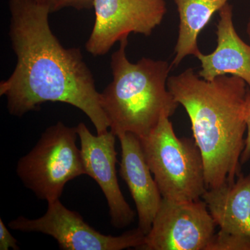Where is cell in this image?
<instances>
[{
    "label": "cell",
    "mask_w": 250,
    "mask_h": 250,
    "mask_svg": "<svg viewBox=\"0 0 250 250\" xmlns=\"http://www.w3.org/2000/svg\"><path fill=\"white\" fill-rule=\"evenodd\" d=\"M9 37L17 57L14 72L0 83L10 114L22 117L48 102L83 111L98 134L109 129L100 93L79 48L66 49L54 36L48 6L36 0H9Z\"/></svg>",
    "instance_id": "cell-1"
},
{
    "label": "cell",
    "mask_w": 250,
    "mask_h": 250,
    "mask_svg": "<svg viewBox=\"0 0 250 250\" xmlns=\"http://www.w3.org/2000/svg\"><path fill=\"white\" fill-rule=\"evenodd\" d=\"M247 86L244 80L232 75L205 80L192 68L167 80V88L191 123L208 189L232 183L241 174Z\"/></svg>",
    "instance_id": "cell-2"
},
{
    "label": "cell",
    "mask_w": 250,
    "mask_h": 250,
    "mask_svg": "<svg viewBox=\"0 0 250 250\" xmlns=\"http://www.w3.org/2000/svg\"><path fill=\"white\" fill-rule=\"evenodd\" d=\"M112 54L113 80L100 93L109 129L116 136L131 133L147 136L163 116H172L179 104L167 88L172 65L165 61L142 58L130 62L126 57L128 37L120 41Z\"/></svg>",
    "instance_id": "cell-3"
},
{
    "label": "cell",
    "mask_w": 250,
    "mask_h": 250,
    "mask_svg": "<svg viewBox=\"0 0 250 250\" xmlns=\"http://www.w3.org/2000/svg\"><path fill=\"white\" fill-rule=\"evenodd\" d=\"M169 117L144 137L141 146L163 198L174 202L200 200L207 191L203 157L195 140L179 138Z\"/></svg>",
    "instance_id": "cell-4"
},
{
    "label": "cell",
    "mask_w": 250,
    "mask_h": 250,
    "mask_svg": "<svg viewBox=\"0 0 250 250\" xmlns=\"http://www.w3.org/2000/svg\"><path fill=\"white\" fill-rule=\"evenodd\" d=\"M77 127L57 122L42 133L36 146L18 161L16 173L37 198L59 200L69 182L85 174Z\"/></svg>",
    "instance_id": "cell-5"
},
{
    "label": "cell",
    "mask_w": 250,
    "mask_h": 250,
    "mask_svg": "<svg viewBox=\"0 0 250 250\" xmlns=\"http://www.w3.org/2000/svg\"><path fill=\"white\" fill-rule=\"evenodd\" d=\"M8 226L16 231L52 236L62 250H140L146 236L139 228L121 236L103 234L88 225L80 213L66 208L60 199L47 202V211L41 218L19 216Z\"/></svg>",
    "instance_id": "cell-6"
},
{
    "label": "cell",
    "mask_w": 250,
    "mask_h": 250,
    "mask_svg": "<svg viewBox=\"0 0 250 250\" xmlns=\"http://www.w3.org/2000/svg\"><path fill=\"white\" fill-rule=\"evenodd\" d=\"M216 227L205 202L163 198L140 250H207Z\"/></svg>",
    "instance_id": "cell-7"
},
{
    "label": "cell",
    "mask_w": 250,
    "mask_h": 250,
    "mask_svg": "<svg viewBox=\"0 0 250 250\" xmlns=\"http://www.w3.org/2000/svg\"><path fill=\"white\" fill-rule=\"evenodd\" d=\"M95 24L85 49L104 55L130 33L148 36L167 12L165 0H93Z\"/></svg>",
    "instance_id": "cell-8"
},
{
    "label": "cell",
    "mask_w": 250,
    "mask_h": 250,
    "mask_svg": "<svg viewBox=\"0 0 250 250\" xmlns=\"http://www.w3.org/2000/svg\"><path fill=\"white\" fill-rule=\"evenodd\" d=\"M85 174L101 188L108 207L111 225L123 229L134 221L135 212L125 200L117 177L116 135L109 130L94 135L83 123L76 126Z\"/></svg>",
    "instance_id": "cell-9"
},
{
    "label": "cell",
    "mask_w": 250,
    "mask_h": 250,
    "mask_svg": "<svg viewBox=\"0 0 250 250\" xmlns=\"http://www.w3.org/2000/svg\"><path fill=\"white\" fill-rule=\"evenodd\" d=\"M121 146L120 174L129 188L139 218L138 228L147 234L163 197L147 165L141 141L131 133L118 135Z\"/></svg>",
    "instance_id": "cell-10"
},
{
    "label": "cell",
    "mask_w": 250,
    "mask_h": 250,
    "mask_svg": "<svg viewBox=\"0 0 250 250\" xmlns=\"http://www.w3.org/2000/svg\"><path fill=\"white\" fill-rule=\"evenodd\" d=\"M217 47L212 53L200 54L198 75L207 81L224 75L240 77L250 90V45L244 42L235 29L233 7L229 2L218 11Z\"/></svg>",
    "instance_id": "cell-11"
},
{
    "label": "cell",
    "mask_w": 250,
    "mask_h": 250,
    "mask_svg": "<svg viewBox=\"0 0 250 250\" xmlns=\"http://www.w3.org/2000/svg\"><path fill=\"white\" fill-rule=\"evenodd\" d=\"M202 198L220 230L250 236V173L207 189Z\"/></svg>",
    "instance_id": "cell-12"
},
{
    "label": "cell",
    "mask_w": 250,
    "mask_h": 250,
    "mask_svg": "<svg viewBox=\"0 0 250 250\" xmlns=\"http://www.w3.org/2000/svg\"><path fill=\"white\" fill-rule=\"evenodd\" d=\"M229 0H174L179 16V36L174 49L172 67L181 63L188 56L198 57L200 32L210 22L215 13Z\"/></svg>",
    "instance_id": "cell-13"
},
{
    "label": "cell",
    "mask_w": 250,
    "mask_h": 250,
    "mask_svg": "<svg viewBox=\"0 0 250 250\" xmlns=\"http://www.w3.org/2000/svg\"><path fill=\"white\" fill-rule=\"evenodd\" d=\"M207 250H250V236L220 230L215 233Z\"/></svg>",
    "instance_id": "cell-14"
},
{
    "label": "cell",
    "mask_w": 250,
    "mask_h": 250,
    "mask_svg": "<svg viewBox=\"0 0 250 250\" xmlns=\"http://www.w3.org/2000/svg\"><path fill=\"white\" fill-rule=\"evenodd\" d=\"M48 6L51 14L65 8L77 10L89 9L93 7V0H36Z\"/></svg>",
    "instance_id": "cell-15"
},
{
    "label": "cell",
    "mask_w": 250,
    "mask_h": 250,
    "mask_svg": "<svg viewBox=\"0 0 250 250\" xmlns=\"http://www.w3.org/2000/svg\"><path fill=\"white\" fill-rule=\"evenodd\" d=\"M245 120L247 125V136L245 139V147L241 158V165L250 159V90L248 89L245 102Z\"/></svg>",
    "instance_id": "cell-16"
},
{
    "label": "cell",
    "mask_w": 250,
    "mask_h": 250,
    "mask_svg": "<svg viewBox=\"0 0 250 250\" xmlns=\"http://www.w3.org/2000/svg\"><path fill=\"white\" fill-rule=\"evenodd\" d=\"M10 248L19 250L18 241L9 231L2 219L0 218V250H9Z\"/></svg>",
    "instance_id": "cell-17"
},
{
    "label": "cell",
    "mask_w": 250,
    "mask_h": 250,
    "mask_svg": "<svg viewBox=\"0 0 250 250\" xmlns=\"http://www.w3.org/2000/svg\"><path fill=\"white\" fill-rule=\"evenodd\" d=\"M246 31L247 34H248V39H249L250 42V17L249 20H248V23H247Z\"/></svg>",
    "instance_id": "cell-18"
}]
</instances>
